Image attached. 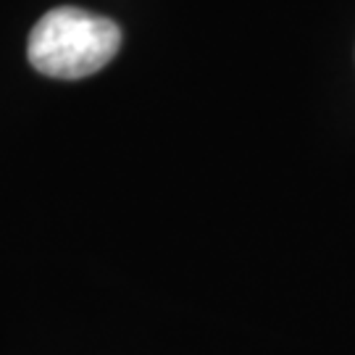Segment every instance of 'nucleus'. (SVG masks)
Masks as SVG:
<instances>
[{
  "label": "nucleus",
  "mask_w": 355,
  "mask_h": 355,
  "mask_svg": "<svg viewBox=\"0 0 355 355\" xmlns=\"http://www.w3.org/2000/svg\"><path fill=\"white\" fill-rule=\"evenodd\" d=\"M121 48V29L116 21L82 11L53 8L40 19L26 45L29 64L53 79H82L114 58Z\"/></svg>",
  "instance_id": "nucleus-1"
}]
</instances>
